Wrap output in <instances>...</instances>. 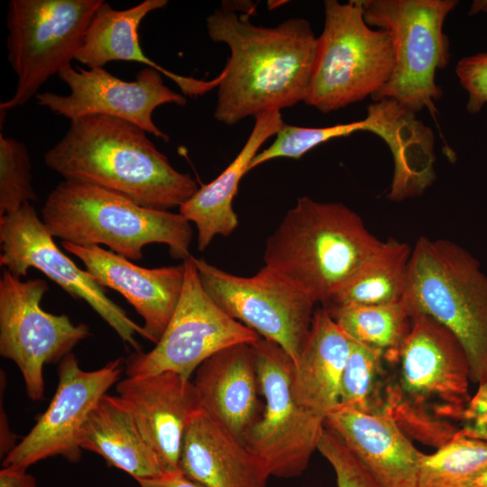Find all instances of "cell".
Listing matches in <instances>:
<instances>
[{"mask_svg":"<svg viewBox=\"0 0 487 487\" xmlns=\"http://www.w3.org/2000/svg\"><path fill=\"white\" fill-rule=\"evenodd\" d=\"M352 345L353 340L324 307L315 309L292 374L293 396L302 409L326 419L337 408L342 374Z\"/></svg>","mask_w":487,"mask_h":487,"instance_id":"23","label":"cell"},{"mask_svg":"<svg viewBox=\"0 0 487 487\" xmlns=\"http://www.w3.org/2000/svg\"><path fill=\"white\" fill-rule=\"evenodd\" d=\"M402 300L410 315H427L465 350L471 381H487V275L459 244L420 237L412 248Z\"/></svg>","mask_w":487,"mask_h":487,"instance_id":"6","label":"cell"},{"mask_svg":"<svg viewBox=\"0 0 487 487\" xmlns=\"http://www.w3.org/2000/svg\"><path fill=\"white\" fill-rule=\"evenodd\" d=\"M412 249L395 239L382 242L336 289L323 307L380 305L402 299Z\"/></svg>","mask_w":487,"mask_h":487,"instance_id":"26","label":"cell"},{"mask_svg":"<svg viewBox=\"0 0 487 487\" xmlns=\"http://www.w3.org/2000/svg\"><path fill=\"white\" fill-rule=\"evenodd\" d=\"M61 246L84 263L100 286L117 290L127 299L142 317L148 340L154 344L160 340L181 296L184 262L147 269L99 245L61 242Z\"/></svg>","mask_w":487,"mask_h":487,"instance_id":"18","label":"cell"},{"mask_svg":"<svg viewBox=\"0 0 487 487\" xmlns=\"http://www.w3.org/2000/svg\"><path fill=\"white\" fill-rule=\"evenodd\" d=\"M167 0H145L125 10H115L103 2L96 10L76 55L78 61L91 68H103L110 61H135L152 68L172 79L188 96L197 97L217 87L220 76L208 81L184 77L156 64L142 51L138 27L150 13L168 5Z\"/></svg>","mask_w":487,"mask_h":487,"instance_id":"22","label":"cell"},{"mask_svg":"<svg viewBox=\"0 0 487 487\" xmlns=\"http://www.w3.org/2000/svg\"><path fill=\"white\" fill-rule=\"evenodd\" d=\"M181 296L164 333L149 352H134L125 360L126 376L164 372L190 375L216 353L261 336L227 315L204 289L195 257L184 261Z\"/></svg>","mask_w":487,"mask_h":487,"instance_id":"12","label":"cell"},{"mask_svg":"<svg viewBox=\"0 0 487 487\" xmlns=\"http://www.w3.org/2000/svg\"><path fill=\"white\" fill-rule=\"evenodd\" d=\"M48 290L44 280L23 281L6 269L0 278V354L15 363L32 400L43 397L44 365L60 363L91 335L86 324L41 308Z\"/></svg>","mask_w":487,"mask_h":487,"instance_id":"13","label":"cell"},{"mask_svg":"<svg viewBox=\"0 0 487 487\" xmlns=\"http://www.w3.org/2000/svg\"><path fill=\"white\" fill-rule=\"evenodd\" d=\"M0 487H37V483L26 468L6 465L0 471Z\"/></svg>","mask_w":487,"mask_h":487,"instance_id":"35","label":"cell"},{"mask_svg":"<svg viewBox=\"0 0 487 487\" xmlns=\"http://www.w3.org/2000/svg\"><path fill=\"white\" fill-rule=\"evenodd\" d=\"M280 110H270L254 117L253 128L234 161L211 182L200 188L179 207L198 230V249L204 251L216 235L228 236L238 225L233 199L243 176L261 146L284 125Z\"/></svg>","mask_w":487,"mask_h":487,"instance_id":"24","label":"cell"},{"mask_svg":"<svg viewBox=\"0 0 487 487\" xmlns=\"http://www.w3.org/2000/svg\"><path fill=\"white\" fill-rule=\"evenodd\" d=\"M140 487H204L180 471L164 473L159 477L138 482Z\"/></svg>","mask_w":487,"mask_h":487,"instance_id":"36","label":"cell"},{"mask_svg":"<svg viewBox=\"0 0 487 487\" xmlns=\"http://www.w3.org/2000/svg\"><path fill=\"white\" fill-rule=\"evenodd\" d=\"M124 368L123 357L95 371L82 370L72 353L64 357L59 363V383L49 407L31 431L4 457L3 465L27 469L53 456L79 461L82 453L79 434L83 425Z\"/></svg>","mask_w":487,"mask_h":487,"instance_id":"15","label":"cell"},{"mask_svg":"<svg viewBox=\"0 0 487 487\" xmlns=\"http://www.w3.org/2000/svg\"><path fill=\"white\" fill-rule=\"evenodd\" d=\"M0 264L13 275L26 276L35 268L76 299L85 300L135 352V335L146 338L142 326L115 304L87 271L79 269L53 241L30 202L15 212L0 216Z\"/></svg>","mask_w":487,"mask_h":487,"instance_id":"14","label":"cell"},{"mask_svg":"<svg viewBox=\"0 0 487 487\" xmlns=\"http://www.w3.org/2000/svg\"><path fill=\"white\" fill-rule=\"evenodd\" d=\"M325 23L305 103L330 113L371 97L389 81L395 64L390 35L363 17L362 0H326Z\"/></svg>","mask_w":487,"mask_h":487,"instance_id":"7","label":"cell"},{"mask_svg":"<svg viewBox=\"0 0 487 487\" xmlns=\"http://www.w3.org/2000/svg\"><path fill=\"white\" fill-rule=\"evenodd\" d=\"M455 73L468 95L467 111L480 112L487 103V52L463 58L456 65Z\"/></svg>","mask_w":487,"mask_h":487,"instance_id":"33","label":"cell"},{"mask_svg":"<svg viewBox=\"0 0 487 487\" xmlns=\"http://www.w3.org/2000/svg\"><path fill=\"white\" fill-rule=\"evenodd\" d=\"M381 243L345 205L305 196L266 239L264 266L324 305Z\"/></svg>","mask_w":487,"mask_h":487,"instance_id":"4","label":"cell"},{"mask_svg":"<svg viewBox=\"0 0 487 487\" xmlns=\"http://www.w3.org/2000/svg\"><path fill=\"white\" fill-rule=\"evenodd\" d=\"M486 471L487 443L455 436L435 453H422L416 487H478Z\"/></svg>","mask_w":487,"mask_h":487,"instance_id":"28","label":"cell"},{"mask_svg":"<svg viewBox=\"0 0 487 487\" xmlns=\"http://www.w3.org/2000/svg\"><path fill=\"white\" fill-rule=\"evenodd\" d=\"M165 473L179 471L183 436L200 409L190 379L172 372L126 376L116 385Z\"/></svg>","mask_w":487,"mask_h":487,"instance_id":"17","label":"cell"},{"mask_svg":"<svg viewBox=\"0 0 487 487\" xmlns=\"http://www.w3.org/2000/svg\"><path fill=\"white\" fill-rule=\"evenodd\" d=\"M179 471L204 487H266L271 476L244 444L201 408L186 427Z\"/></svg>","mask_w":487,"mask_h":487,"instance_id":"20","label":"cell"},{"mask_svg":"<svg viewBox=\"0 0 487 487\" xmlns=\"http://www.w3.org/2000/svg\"><path fill=\"white\" fill-rule=\"evenodd\" d=\"M252 347L265 405L244 445L271 476H299L317 450L326 419L296 402L292 392L294 363L279 345L260 337Z\"/></svg>","mask_w":487,"mask_h":487,"instance_id":"10","label":"cell"},{"mask_svg":"<svg viewBox=\"0 0 487 487\" xmlns=\"http://www.w3.org/2000/svg\"><path fill=\"white\" fill-rule=\"evenodd\" d=\"M146 133L119 118L81 117L70 122L44 161L64 180L114 191L141 207H179L198 190V185L189 174L174 169Z\"/></svg>","mask_w":487,"mask_h":487,"instance_id":"2","label":"cell"},{"mask_svg":"<svg viewBox=\"0 0 487 487\" xmlns=\"http://www.w3.org/2000/svg\"><path fill=\"white\" fill-rule=\"evenodd\" d=\"M317 450L332 465L337 487H381L341 437L325 424Z\"/></svg>","mask_w":487,"mask_h":487,"instance_id":"32","label":"cell"},{"mask_svg":"<svg viewBox=\"0 0 487 487\" xmlns=\"http://www.w3.org/2000/svg\"><path fill=\"white\" fill-rule=\"evenodd\" d=\"M79 446L137 482L165 473L132 411L118 395L101 397L83 425Z\"/></svg>","mask_w":487,"mask_h":487,"instance_id":"25","label":"cell"},{"mask_svg":"<svg viewBox=\"0 0 487 487\" xmlns=\"http://www.w3.org/2000/svg\"><path fill=\"white\" fill-rule=\"evenodd\" d=\"M48 232L80 246L105 244L130 261L141 260L142 249L164 244L174 259L189 255L190 222L180 213L141 207L114 191L69 180L60 182L41 208Z\"/></svg>","mask_w":487,"mask_h":487,"instance_id":"5","label":"cell"},{"mask_svg":"<svg viewBox=\"0 0 487 487\" xmlns=\"http://www.w3.org/2000/svg\"><path fill=\"white\" fill-rule=\"evenodd\" d=\"M104 0H11L8 60L16 74L14 96L3 111L26 104L54 74L76 59Z\"/></svg>","mask_w":487,"mask_h":487,"instance_id":"9","label":"cell"},{"mask_svg":"<svg viewBox=\"0 0 487 487\" xmlns=\"http://www.w3.org/2000/svg\"><path fill=\"white\" fill-rule=\"evenodd\" d=\"M478 487H487V471L481 477L478 482Z\"/></svg>","mask_w":487,"mask_h":487,"instance_id":"38","label":"cell"},{"mask_svg":"<svg viewBox=\"0 0 487 487\" xmlns=\"http://www.w3.org/2000/svg\"><path fill=\"white\" fill-rule=\"evenodd\" d=\"M363 17L371 27L385 31L395 53L392 74L374 94V102L392 99L417 114L424 109L435 117L441 88L436 72L450 58L443 26L455 0H362Z\"/></svg>","mask_w":487,"mask_h":487,"instance_id":"8","label":"cell"},{"mask_svg":"<svg viewBox=\"0 0 487 487\" xmlns=\"http://www.w3.org/2000/svg\"><path fill=\"white\" fill-rule=\"evenodd\" d=\"M58 76L70 93L66 96L49 91L38 93L36 102L70 122L90 115L115 117L169 142L170 136L153 123L152 113L164 104H187L186 96L168 87L162 74L152 68L140 70L134 81L116 78L104 68L75 69L71 64Z\"/></svg>","mask_w":487,"mask_h":487,"instance_id":"16","label":"cell"},{"mask_svg":"<svg viewBox=\"0 0 487 487\" xmlns=\"http://www.w3.org/2000/svg\"><path fill=\"white\" fill-rule=\"evenodd\" d=\"M324 308L352 340L381 352L386 360L397 354L411 327L412 317L402 299L390 304Z\"/></svg>","mask_w":487,"mask_h":487,"instance_id":"27","label":"cell"},{"mask_svg":"<svg viewBox=\"0 0 487 487\" xmlns=\"http://www.w3.org/2000/svg\"><path fill=\"white\" fill-rule=\"evenodd\" d=\"M365 129L364 120L315 128L284 124L275 135L273 142L255 155L248 167V171L276 158L299 159L323 142Z\"/></svg>","mask_w":487,"mask_h":487,"instance_id":"31","label":"cell"},{"mask_svg":"<svg viewBox=\"0 0 487 487\" xmlns=\"http://www.w3.org/2000/svg\"><path fill=\"white\" fill-rule=\"evenodd\" d=\"M387 383L388 367L384 355L353 340L342 374L337 408L387 416Z\"/></svg>","mask_w":487,"mask_h":487,"instance_id":"29","label":"cell"},{"mask_svg":"<svg viewBox=\"0 0 487 487\" xmlns=\"http://www.w3.org/2000/svg\"><path fill=\"white\" fill-rule=\"evenodd\" d=\"M455 436H464L487 443V381L479 383L476 393L471 397Z\"/></svg>","mask_w":487,"mask_h":487,"instance_id":"34","label":"cell"},{"mask_svg":"<svg viewBox=\"0 0 487 487\" xmlns=\"http://www.w3.org/2000/svg\"><path fill=\"white\" fill-rule=\"evenodd\" d=\"M0 412V454L1 456L5 457L17 444H15V436L11 431L8 419L5 409H3L2 404Z\"/></svg>","mask_w":487,"mask_h":487,"instance_id":"37","label":"cell"},{"mask_svg":"<svg viewBox=\"0 0 487 487\" xmlns=\"http://www.w3.org/2000/svg\"><path fill=\"white\" fill-rule=\"evenodd\" d=\"M397 354L386 360V414L412 440L436 449L454 438L471 395L468 357L456 336L431 317L411 316Z\"/></svg>","mask_w":487,"mask_h":487,"instance_id":"3","label":"cell"},{"mask_svg":"<svg viewBox=\"0 0 487 487\" xmlns=\"http://www.w3.org/2000/svg\"><path fill=\"white\" fill-rule=\"evenodd\" d=\"M193 383L200 408L244 444L261 417L252 345L238 344L216 353L197 369Z\"/></svg>","mask_w":487,"mask_h":487,"instance_id":"19","label":"cell"},{"mask_svg":"<svg viewBox=\"0 0 487 487\" xmlns=\"http://www.w3.org/2000/svg\"><path fill=\"white\" fill-rule=\"evenodd\" d=\"M326 424L381 487H416L422 452L391 418L337 408Z\"/></svg>","mask_w":487,"mask_h":487,"instance_id":"21","label":"cell"},{"mask_svg":"<svg viewBox=\"0 0 487 487\" xmlns=\"http://www.w3.org/2000/svg\"><path fill=\"white\" fill-rule=\"evenodd\" d=\"M32 164L23 142L0 134V216L13 213L37 195L32 184Z\"/></svg>","mask_w":487,"mask_h":487,"instance_id":"30","label":"cell"},{"mask_svg":"<svg viewBox=\"0 0 487 487\" xmlns=\"http://www.w3.org/2000/svg\"><path fill=\"white\" fill-rule=\"evenodd\" d=\"M249 14H238L223 4L207 18L210 39L230 49L214 112L215 119L227 125L305 103L317 60L318 37L308 20L292 17L261 26Z\"/></svg>","mask_w":487,"mask_h":487,"instance_id":"1","label":"cell"},{"mask_svg":"<svg viewBox=\"0 0 487 487\" xmlns=\"http://www.w3.org/2000/svg\"><path fill=\"white\" fill-rule=\"evenodd\" d=\"M201 284L227 315L279 345L297 364L307 342L315 302L289 280L263 266L251 277L195 258Z\"/></svg>","mask_w":487,"mask_h":487,"instance_id":"11","label":"cell"}]
</instances>
